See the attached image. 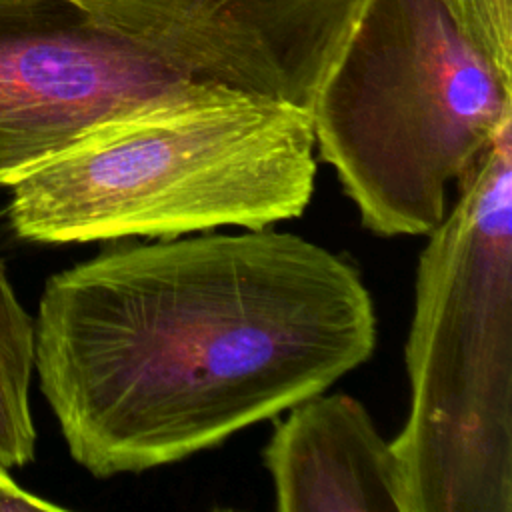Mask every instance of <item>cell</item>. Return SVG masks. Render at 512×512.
<instances>
[{"instance_id":"cell-8","label":"cell","mask_w":512,"mask_h":512,"mask_svg":"<svg viewBox=\"0 0 512 512\" xmlns=\"http://www.w3.org/2000/svg\"><path fill=\"white\" fill-rule=\"evenodd\" d=\"M36 330L0 258V468L34 460L36 428L30 410Z\"/></svg>"},{"instance_id":"cell-1","label":"cell","mask_w":512,"mask_h":512,"mask_svg":"<svg viewBox=\"0 0 512 512\" xmlns=\"http://www.w3.org/2000/svg\"><path fill=\"white\" fill-rule=\"evenodd\" d=\"M34 372L74 462L138 474L326 392L376 346L358 268L286 230L108 248L52 274Z\"/></svg>"},{"instance_id":"cell-7","label":"cell","mask_w":512,"mask_h":512,"mask_svg":"<svg viewBox=\"0 0 512 512\" xmlns=\"http://www.w3.org/2000/svg\"><path fill=\"white\" fill-rule=\"evenodd\" d=\"M262 450L280 512H400L390 440L344 392L314 394L286 410Z\"/></svg>"},{"instance_id":"cell-6","label":"cell","mask_w":512,"mask_h":512,"mask_svg":"<svg viewBox=\"0 0 512 512\" xmlns=\"http://www.w3.org/2000/svg\"><path fill=\"white\" fill-rule=\"evenodd\" d=\"M178 76L310 112L364 0H82Z\"/></svg>"},{"instance_id":"cell-2","label":"cell","mask_w":512,"mask_h":512,"mask_svg":"<svg viewBox=\"0 0 512 512\" xmlns=\"http://www.w3.org/2000/svg\"><path fill=\"white\" fill-rule=\"evenodd\" d=\"M306 108L184 84L96 126L10 186L12 232L36 244L174 238L300 216L314 192Z\"/></svg>"},{"instance_id":"cell-10","label":"cell","mask_w":512,"mask_h":512,"mask_svg":"<svg viewBox=\"0 0 512 512\" xmlns=\"http://www.w3.org/2000/svg\"><path fill=\"white\" fill-rule=\"evenodd\" d=\"M62 506L20 488L8 470L0 468V512H58Z\"/></svg>"},{"instance_id":"cell-3","label":"cell","mask_w":512,"mask_h":512,"mask_svg":"<svg viewBox=\"0 0 512 512\" xmlns=\"http://www.w3.org/2000/svg\"><path fill=\"white\" fill-rule=\"evenodd\" d=\"M456 188L416 264L400 512H512V120Z\"/></svg>"},{"instance_id":"cell-4","label":"cell","mask_w":512,"mask_h":512,"mask_svg":"<svg viewBox=\"0 0 512 512\" xmlns=\"http://www.w3.org/2000/svg\"><path fill=\"white\" fill-rule=\"evenodd\" d=\"M310 118L364 228L426 236L448 212V186L512 120V80L448 0H364Z\"/></svg>"},{"instance_id":"cell-9","label":"cell","mask_w":512,"mask_h":512,"mask_svg":"<svg viewBox=\"0 0 512 512\" xmlns=\"http://www.w3.org/2000/svg\"><path fill=\"white\" fill-rule=\"evenodd\" d=\"M468 38L512 80V0H448Z\"/></svg>"},{"instance_id":"cell-5","label":"cell","mask_w":512,"mask_h":512,"mask_svg":"<svg viewBox=\"0 0 512 512\" xmlns=\"http://www.w3.org/2000/svg\"><path fill=\"white\" fill-rule=\"evenodd\" d=\"M184 84L82 0H0V186Z\"/></svg>"}]
</instances>
